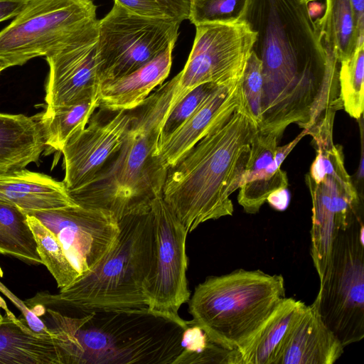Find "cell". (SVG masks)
I'll return each instance as SVG.
<instances>
[{
  "label": "cell",
  "mask_w": 364,
  "mask_h": 364,
  "mask_svg": "<svg viewBox=\"0 0 364 364\" xmlns=\"http://www.w3.org/2000/svg\"><path fill=\"white\" fill-rule=\"evenodd\" d=\"M242 20L256 33L262 63L258 129L281 138L291 124L309 130L343 108L339 63L324 46L304 0H248Z\"/></svg>",
  "instance_id": "1"
},
{
  "label": "cell",
  "mask_w": 364,
  "mask_h": 364,
  "mask_svg": "<svg viewBox=\"0 0 364 364\" xmlns=\"http://www.w3.org/2000/svg\"><path fill=\"white\" fill-rule=\"evenodd\" d=\"M43 321L60 364H174L187 321L149 307H104L50 299L23 301Z\"/></svg>",
  "instance_id": "2"
},
{
  "label": "cell",
  "mask_w": 364,
  "mask_h": 364,
  "mask_svg": "<svg viewBox=\"0 0 364 364\" xmlns=\"http://www.w3.org/2000/svg\"><path fill=\"white\" fill-rule=\"evenodd\" d=\"M257 132L245 103L167 169L162 196L188 232L232 215L230 196L242 185Z\"/></svg>",
  "instance_id": "3"
},
{
  "label": "cell",
  "mask_w": 364,
  "mask_h": 364,
  "mask_svg": "<svg viewBox=\"0 0 364 364\" xmlns=\"http://www.w3.org/2000/svg\"><path fill=\"white\" fill-rule=\"evenodd\" d=\"M178 77L161 84L130 109L129 127L118 151L90 184L69 191L75 202L109 211L119 220L148 209L154 198L162 194L167 169L156 151Z\"/></svg>",
  "instance_id": "4"
},
{
  "label": "cell",
  "mask_w": 364,
  "mask_h": 364,
  "mask_svg": "<svg viewBox=\"0 0 364 364\" xmlns=\"http://www.w3.org/2000/svg\"><path fill=\"white\" fill-rule=\"evenodd\" d=\"M284 297L282 274L238 269L208 277L188 302L193 319L213 342L241 355Z\"/></svg>",
  "instance_id": "5"
},
{
  "label": "cell",
  "mask_w": 364,
  "mask_h": 364,
  "mask_svg": "<svg viewBox=\"0 0 364 364\" xmlns=\"http://www.w3.org/2000/svg\"><path fill=\"white\" fill-rule=\"evenodd\" d=\"M118 225L114 244L90 269L58 294L41 293L53 300L82 306L148 307L146 286L153 250L149 208L124 217Z\"/></svg>",
  "instance_id": "6"
},
{
  "label": "cell",
  "mask_w": 364,
  "mask_h": 364,
  "mask_svg": "<svg viewBox=\"0 0 364 364\" xmlns=\"http://www.w3.org/2000/svg\"><path fill=\"white\" fill-rule=\"evenodd\" d=\"M316 156L306 181L312 203L311 256L320 284L329 272L333 243L341 230L363 219L358 191L345 168L342 147L333 141V127L312 130Z\"/></svg>",
  "instance_id": "7"
},
{
  "label": "cell",
  "mask_w": 364,
  "mask_h": 364,
  "mask_svg": "<svg viewBox=\"0 0 364 364\" xmlns=\"http://www.w3.org/2000/svg\"><path fill=\"white\" fill-rule=\"evenodd\" d=\"M363 239V219L338 232L329 272L314 299L323 321L344 347L364 338Z\"/></svg>",
  "instance_id": "8"
},
{
  "label": "cell",
  "mask_w": 364,
  "mask_h": 364,
  "mask_svg": "<svg viewBox=\"0 0 364 364\" xmlns=\"http://www.w3.org/2000/svg\"><path fill=\"white\" fill-rule=\"evenodd\" d=\"M97 21L92 1L28 0L0 31V58L12 67L46 57Z\"/></svg>",
  "instance_id": "9"
},
{
  "label": "cell",
  "mask_w": 364,
  "mask_h": 364,
  "mask_svg": "<svg viewBox=\"0 0 364 364\" xmlns=\"http://www.w3.org/2000/svg\"><path fill=\"white\" fill-rule=\"evenodd\" d=\"M181 21L133 13L117 4L97 21L100 84L127 75L176 43Z\"/></svg>",
  "instance_id": "10"
},
{
  "label": "cell",
  "mask_w": 364,
  "mask_h": 364,
  "mask_svg": "<svg viewBox=\"0 0 364 364\" xmlns=\"http://www.w3.org/2000/svg\"><path fill=\"white\" fill-rule=\"evenodd\" d=\"M196 28L187 62L177 74L173 105L201 84L220 85L240 80L257 36L244 20L232 23L200 24Z\"/></svg>",
  "instance_id": "11"
},
{
  "label": "cell",
  "mask_w": 364,
  "mask_h": 364,
  "mask_svg": "<svg viewBox=\"0 0 364 364\" xmlns=\"http://www.w3.org/2000/svg\"><path fill=\"white\" fill-rule=\"evenodd\" d=\"M153 227V250L146 294L148 307L179 316L181 306L189 301L186 241L188 230L165 202L162 194L149 207Z\"/></svg>",
  "instance_id": "12"
},
{
  "label": "cell",
  "mask_w": 364,
  "mask_h": 364,
  "mask_svg": "<svg viewBox=\"0 0 364 364\" xmlns=\"http://www.w3.org/2000/svg\"><path fill=\"white\" fill-rule=\"evenodd\" d=\"M50 230L80 275L90 269L110 249L119 232L110 212L74 200L60 208L25 211Z\"/></svg>",
  "instance_id": "13"
},
{
  "label": "cell",
  "mask_w": 364,
  "mask_h": 364,
  "mask_svg": "<svg viewBox=\"0 0 364 364\" xmlns=\"http://www.w3.org/2000/svg\"><path fill=\"white\" fill-rule=\"evenodd\" d=\"M86 127L65 143L63 155L68 191L90 184L119 149L129 127L131 112L98 108Z\"/></svg>",
  "instance_id": "14"
},
{
  "label": "cell",
  "mask_w": 364,
  "mask_h": 364,
  "mask_svg": "<svg viewBox=\"0 0 364 364\" xmlns=\"http://www.w3.org/2000/svg\"><path fill=\"white\" fill-rule=\"evenodd\" d=\"M97 21L45 57L49 66L46 109L69 106L98 93Z\"/></svg>",
  "instance_id": "15"
},
{
  "label": "cell",
  "mask_w": 364,
  "mask_h": 364,
  "mask_svg": "<svg viewBox=\"0 0 364 364\" xmlns=\"http://www.w3.org/2000/svg\"><path fill=\"white\" fill-rule=\"evenodd\" d=\"M246 103L242 78L218 85L196 112L157 145L156 155L166 169L177 163L213 128Z\"/></svg>",
  "instance_id": "16"
},
{
  "label": "cell",
  "mask_w": 364,
  "mask_h": 364,
  "mask_svg": "<svg viewBox=\"0 0 364 364\" xmlns=\"http://www.w3.org/2000/svg\"><path fill=\"white\" fill-rule=\"evenodd\" d=\"M344 348L323 321L314 301L289 331L274 364H332Z\"/></svg>",
  "instance_id": "17"
},
{
  "label": "cell",
  "mask_w": 364,
  "mask_h": 364,
  "mask_svg": "<svg viewBox=\"0 0 364 364\" xmlns=\"http://www.w3.org/2000/svg\"><path fill=\"white\" fill-rule=\"evenodd\" d=\"M174 46L171 43L134 71L101 83L98 90L99 108L129 110L139 106L168 77Z\"/></svg>",
  "instance_id": "18"
},
{
  "label": "cell",
  "mask_w": 364,
  "mask_h": 364,
  "mask_svg": "<svg viewBox=\"0 0 364 364\" xmlns=\"http://www.w3.org/2000/svg\"><path fill=\"white\" fill-rule=\"evenodd\" d=\"M0 202L33 211L60 208L74 200L63 181L24 168L0 173Z\"/></svg>",
  "instance_id": "19"
},
{
  "label": "cell",
  "mask_w": 364,
  "mask_h": 364,
  "mask_svg": "<svg viewBox=\"0 0 364 364\" xmlns=\"http://www.w3.org/2000/svg\"><path fill=\"white\" fill-rule=\"evenodd\" d=\"M60 364L52 336L33 331L10 311L0 322V364Z\"/></svg>",
  "instance_id": "20"
},
{
  "label": "cell",
  "mask_w": 364,
  "mask_h": 364,
  "mask_svg": "<svg viewBox=\"0 0 364 364\" xmlns=\"http://www.w3.org/2000/svg\"><path fill=\"white\" fill-rule=\"evenodd\" d=\"M46 149L38 114L0 113V173L37 162Z\"/></svg>",
  "instance_id": "21"
},
{
  "label": "cell",
  "mask_w": 364,
  "mask_h": 364,
  "mask_svg": "<svg viewBox=\"0 0 364 364\" xmlns=\"http://www.w3.org/2000/svg\"><path fill=\"white\" fill-rule=\"evenodd\" d=\"M306 306L300 300L284 297L241 353L242 364H274L287 335Z\"/></svg>",
  "instance_id": "22"
},
{
  "label": "cell",
  "mask_w": 364,
  "mask_h": 364,
  "mask_svg": "<svg viewBox=\"0 0 364 364\" xmlns=\"http://www.w3.org/2000/svg\"><path fill=\"white\" fill-rule=\"evenodd\" d=\"M98 108V93H95L71 105L38 113L46 149L61 152L68 139L86 127Z\"/></svg>",
  "instance_id": "23"
},
{
  "label": "cell",
  "mask_w": 364,
  "mask_h": 364,
  "mask_svg": "<svg viewBox=\"0 0 364 364\" xmlns=\"http://www.w3.org/2000/svg\"><path fill=\"white\" fill-rule=\"evenodd\" d=\"M316 24L324 46L340 63L349 58L358 46V36L350 0H326V9Z\"/></svg>",
  "instance_id": "24"
},
{
  "label": "cell",
  "mask_w": 364,
  "mask_h": 364,
  "mask_svg": "<svg viewBox=\"0 0 364 364\" xmlns=\"http://www.w3.org/2000/svg\"><path fill=\"white\" fill-rule=\"evenodd\" d=\"M0 254L32 264H42L24 210L0 202Z\"/></svg>",
  "instance_id": "25"
},
{
  "label": "cell",
  "mask_w": 364,
  "mask_h": 364,
  "mask_svg": "<svg viewBox=\"0 0 364 364\" xmlns=\"http://www.w3.org/2000/svg\"><path fill=\"white\" fill-rule=\"evenodd\" d=\"M181 344L182 352L174 364H242L238 350L225 348L213 342L193 319L186 322Z\"/></svg>",
  "instance_id": "26"
},
{
  "label": "cell",
  "mask_w": 364,
  "mask_h": 364,
  "mask_svg": "<svg viewBox=\"0 0 364 364\" xmlns=\"http://www.w3.org/2000/svg\"><path fill=\"white\" fill-rule=\"evenodd\" d=\"M26 215L42 264L52 274L58 288L70 285L80 274L67 257L56 236L36 218Z\"/></svg>",
  "instance_id": "27"
},
{
  "label": "cell",
  "mask_w": 364,
  "mask_h": 364,
  "mask_svg": "<svg viewBox=\"0 0 364 364\" xmlns=\"http://www.w3.org/2000/svg\"><path fill=\"white\" fill-rule=\"evenodd\" d=\"M339 65L338 82L343 108L353 118H361L364 109V43Z\"/></svg>",
  "instance_id": "28"
},
{
  "label": "cell",
  "mask_w": 364,
  "mask_h": 364,
  "mask_svg": "<svg viewBox=\"0 0 364 364\" xmlns=\"http://www.w3.org/2000/svg\"><path fill=\"white\" fill-rule=\"evenodd\" d=\"M248 0H190L188 19L193 25L242 21Z\"/></svg>",
  "instance_id": "29"
},
{
  "label": "cell",
  "mask_w": 364,
  "mask_h": 364,
  "mask_svg": "<svg viewBox=\"0 0 364 364\" xmlns=\"http://www.w3.org/2000/svg\"><path fill=\"white\" fill-rule=\"evenodd\" d=\"M218 85L211 82L201 84L171 106L161 127L158 144L183 124Z\"/></svg>",
  "instance_id": "30"
},
{
  "label": "cell",
  "mask_w": 364,
  "mask_h": 364,
  "mask_svg": "<svg viewBox=\"0 0 364 364\" xmlns=\"http://www.w3.org/2000/svg\"><path fill=\"white\" fill-rule=\"evenodd\" d=\"M286 172L279 168L269 178H262L244 183L239 188L237 202L249 214L257 213L274 190L288 186Z\"/></svg>",
  "instance_id": "31"
},
{
  "label": "cell",
  "mask_w": 364,
  "mask_h": 364,
  "mask_svg": "<svg viewBox=\"0 0 364 364\" xmlns=\"http://www.w3.org/2000/svg\"><path fill=\"white\" fill-rule=\"evenodd\" d=\"M279 141L273 134L257 132L251 144L242 185L256 179L274 161Z\"/></svg>",
  "instance_id": "32"
},
{
  "label": "cell",
  "mask_w": 364,
  "mask_h": 364,
  "mask_svg": "<svg viewBox=\"0 0 364 364\" xmlns=\"http://www.w3.org/2000/svg\"><path fill=\"white\" fill-rule=\"evenodd\" d=\"M242 88L249 111L258 127L262 90V63L252 50L244 70Z\"/></svg>",
  "instance_id": "33"
},
{
  "label": "cell",
  "mask_w": 364,
  "mask_h": 364,
  "mask_svg": "<svg viewBox=\"0 0 364 364\" xmlns=\"http://www.w3.org/2000/svg\"><path fill=\"white\" fill-rule=\"evenodd\" d=\"M114 3L133 13L142 16L150 17L170 16L166 9L156 0H114Z\"/></svg>",
  "instance_id": "34"
},
{
  "label": "cell",
  "mask_w": 364,
  "mask_h": 364,
  "mask_svg": "<svg viewBox=\"0 0 364 364\" xmlns=\"http://www.w3.org/2000/svg\"><path fill=\"white\" fill-rule=\"evenodd\" d=\"M0 291L4 294L21 311L23 318L26 320L28 326L33 331L43 334L51 336L48 328L43 321L34 312L29 309L27 306L16 297L9 289L0 282Z\"/></svg>",
  "instance_id": "35"
},
{
  "label": "cell",
  "mask_w": 364,
  "mask_h": 364,
  "mask_svg": "<svg viewBox=\"0 0 364 364\" xmlns=\"http://www.w3.org/2000/svg\"><path fill=\"white\" fill-rule=\"evenodd\" d=\"M170 16L181 22L188 18L190 0H156Z\"/></svg>",
  "instance_id": "36"
},
{
  "label": "cell",
  "mask_w": 364,
  "mask_h": 364,
  "mask_svg": "<svg viewBox=\"0 0 364 364\" xmlns=\"http://www.w3.org/2000/svg\"><path fill=\"white\" fill-rule=\"evenodd\" d=\"M28 1V0H0V22L17 16Z\"/></svg>",
  "instance_id": "37"
},
{
  "label": "cell",
  "mask_w": 364,
  "mask_h": 364,
  "mask_svg": "<svg viewBox=\"0 0 364 364\" xmlns=\"http://www.w3.org/2000/svg\"><path fill=\"white\" fill-rule=\"evenodd\" d=\"M290 193L287 187L279 188L272 191L267 198L266 202L277 211L285 210L290 203Z\"/></svg>",
  "instance_id": "38"
},
{
  "label": "cell",
  "mask_w": 364,
  "mask_h": 364,
  "mask_svg": "<svg viewBox=\"0 0 364 364\" xmlns=\"http://www.w3.org/2000/svg\"><path fill=\"white\" fill-rule=\"evenodd\" d=\"M355 16L358 46L364 43V0H350Z\"/></svg>",
  "instance_id": "39"
},
{
  "label": "cell",
  "mask_w": 364,
  "mask_h": 364,
  "mask_svg": "<svg viewBox=\"0 0 364 364\" xmlns=\"http://www.w3.org/2000/svg\"><path fill=\"white\" fill-rule=\"evenodd\" d=\"M1 308H2L5 311L6 313H9L11 311L8 309L6 304L5 303L4 300L1 297H0V309ZM2 319H3V316L1 315V310H0V322L2 321Z\"/></svg>",
  "instance_id": "40"
},
{
  "label": "cell",
  "mask_w": 364,
  "mask_h": 364,
  "mask_svg": "<svg viewBox=\"0 0 364 364\" xmlns=\"http://www.w3.org/2000/svg\"><path fill=\"white\" fill-rule=\"evenodd\" d=\"M9 67L11 65L7 62L0 58V73Z\"/></svg>",
  "instance_id": "41"
},
{
  "label": "cell",
  "mask_w": 364,
  "mask_h": 364,
  "mask_svg": "<svg viewBox=\"0 0 364 364\" xmlns=\"http://www.w3.org/2000/svg\"><path fill=\"white\" fill-rule=\"evenodd\" d=\"M304 1L305 2H306V3L309 4V3H311V2H312V1H316V0H304Z\"/></svg>",
  "instance_id": "42"
},
{
  "label": "cell",
  "mask_w": 364,
  "mask_h": 364,
  "mask_svg": "<svg viewBox=\"0 0 364 364\" xmlns=\"http://www.w3.org/2000/svg\"><path fill=\"white\" fill-rule=\"evenodd\" d=\"M85 1H92V0H85Z\"/></svg>",
  "instance_id": "43"
}]
</instances>
